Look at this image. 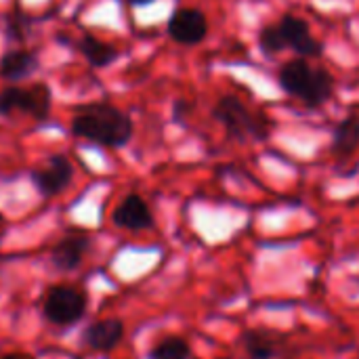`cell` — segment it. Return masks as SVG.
<instances>
[{
    "mask_svg": "<svg viewBox=\"0 0 359 359\" xmlns=\"http://www.w3.org/2000/svg\"><path fill=\"white\" fill-rule=\"evenodd\" d=\"M135 124L130 116L109 103L82 107L72 120V135L103 147H124L133 139Z\"/></svg>",
    "mask_w": 359,
    "mask_h": 359,
    "instance_id": "1",
    "label": "cell"
},
{
    "mask_svg": "<svg viewBox=\"0 0 359 359\" xmlns=\"http://www.w3.org/2000/svg\"><path fill=\"white\" fill-rule=\"evenodd\" d=\"M278 84L288 95L299 99L303 105L316 109L330 101L334 95V78L324 67L309 65L307 59L299 57L286 61L278 72Z\"/></svg>",
    "mask_w": 359,
    "mask_h": 359,
    "instance_id": "2",
    "label": "cell"
},
{
    "mask_svg": "<svg viewBox=\"0 0 359 359\" xmlns=\"http://www.w3.org/2000/svg\"><path fill=\"white\" fill-rule=\"evenodd\" d=\"M212 118L233 141H265L269 137V122L252 114L236 95L221 97L212 107Z\"/></svg>",
    "mask_w": 359,
    "mask_h": 359,
    "instance_id": "3",
    "label": "cell"
},
{
    "mask_svg": "<svg viewBox=\"0 0 359 359\" xmlns=\"http://www.w3.org/2000/svg\"><path fill=\"white\" fill-rule=\"evenodd\" d=\"M42 313L53 326H72L86 313V294L69 286H53L46 292Z\"/></svg>",
    "mask_w": 359,
    "mask_h": 359,
    "instance_id": "4",
    "label": "cell"
},
{
    "mask_svg": "<svg viewBox=\"0 0 359 359\" xmlns=\"http://www.w3.org/2000/svg\"><path fill=\"white\" fill-rule=\"evenodd\" d=\"M208 17L200 8H177L166 25V32L172 42L181 46H196L208 38Z\"/></svg>",
    "mask_w": 359,
    "mask_h": 359,
    "instance_id": "5",
    "label": "cell"
},
{
    "mask_svg": "<svg viewBox=\"0 0 359 359\" xmlns=\"http://www.w3.org/2000/svg\"><path fill=\"white\" fill-rule=\"evenodd\" d=\"M280 32L284 34V40H286V46L297 53L299 57L303 59H311V57H322L324 55V44L311 36V29H309V23L297 15H290L286 13L282 19H280Z\"/></svg>",
    "mask_w": 359,
    "mask_h": 359,
    "instance_id": "6",
    "label": "cell"
},
{
    "mask_svg": "<svg viewBox=\"0 0 359 359\" xmlns=\"http://www.w3.org/2000/svg\"><path fill=\"white\" fill-rule=\"evenodd\" d=\"M72 179H74V166L69 158L61 154L50 156L42 168L32 172V181L44 198H53L61 194L72 183Z\"/></svg>",
    "mask_w": 359,
    "mask_h": 359,
    "instance_id": "7",
    "label": "cell"
},
{
    "mask_svg": "<svg viewBox=\"0 0 359 359\" xmlns=\"http://www.w3.org/2000/svg\"><path fill=\"white\" fill-rule=\"evenodd\" d=\"M111 221L116 227L120 229H128V231H143V229H151L154 227V215L147 206V202L137 196V194H128L114 210Z\"/></svg>",
    "mask_w": 359,
    "mask_h": 359,
    "instance_id": "8",
    "label": "cell"
},
{
    "mask_svg": "<svg viewBox=\"0 0 359 359\" xmlns=\"http://www.w3.org/2000/svg\"><path fill=\"white\" fill-rule=\"evenodd\" d=\"M88 246H90V240L82 233H72V236H65L63 240H59L53 250H50V263L59 269V271H74L84 255L88 252Z\"/></svg>",
    "mask_w": 359,
    "mask_h": 359,
    "instance_id": "9",
    "label": "cell"
},
{
    "mask_svg": "<svg viewBox=\"0 0 359 359\" xmlns=\"http://www.w3.org/2000/svg\"><path fill=\"white\" fill-rule=\"evenodd\" d=\"M124 339V324L116 318L95 322L84 332V343L95 351H111Z\"/></svg>",
    "mask_w": 359,
    "mask_h": 359,
    "instance_id": "10",
    "label": "cell"
},
{
    "mask_svg": "<svg viewBox=\"0 0 359 359\" xmlns=\"http://www.w3.org/2000/svg\"><path fill=\"white\" fill-rule=\"evenodd\" d=\"M40 59L32 50H8L0 57V78L6 82H21L36 74Z\"/></svg>",
    "mask_w": 359,
    "mask_h": 359,
    "instance_id": "11",
    "label": "cell"
},
{
    "mask_svg": "<svg viewBox=\"0 0 359 359\" xmlns=\"http://www.w3.org/2000/svg\"><path fill=\"white\" fill-rule=\"evenodd\" d=\"M78 53L97 69H103L107 65H111L118 57H120V50L90 34H84L80 40H78Z\"/></svg>",
    "mask_w": 359,
    "mask_h": 359,
    "instance_id": "12",
    "label": "cell"
},
{
    "mask_svg": "<svg viewBox=\"0 0 359 359\" xmlns=\"http://www.w3.org/2000/svg\"><path fill=\"white\" fill-rule=\"evenodd\" d=\"M359 147V118L349 116L341 120L332 130V154L339 158L351 156Z\"/></svg>",
    "mask_w": 359,
    "mask_h": 359,
    "instance_id": "13",
    "label": "cell"
},
{
    "mask_svg": "<svg viewBox=\"0 0 359 359\" xmlns=\"http://www.w3.org/2000/svg\"><path fill=\"white\" fill-rule=\"evenodd\" d=\"M25 90H27L25 114L32 116L38 122L46 120L48 114H50V105H53V90H50V86L46 82H34Z\"/></svg>",
    "mask_w": 359,
    "mask_h": 359,
    "instance_id": "14",
    "label": "cell"
},
{
    "mask_svg": "<svg viewBox=\"0 0 359 359\" xmlns=\"http://www.w3.org/2000/svg\"><path fill=\"white\" fill-rule=\"evenodd\" d=\"M242 345L248 353L250 359H271L278 353V345L276 341L265 334V332H259V330H246L242 334Z\"/></svg>",
    "mask_w": 359,
    "mask_h": 359,
    "instance_id": "15",
    "label": "cell"
},
{
    "mask_svg": "<svg viewBox=\"0 0 359 359\" xmlns=\"http://www.w3.org/2000/svg\"><path fill=\"white\" fill-rule=\"evenodd\" d=\"M191 358V349L187 345L185 339L181 337H166L162 339L151 351L149 359H189Z\"/></svg>",
    "mask_w": 359,
    "mask_h": 359,
    "instance_id": "16",
    "label": "cell"
},
{
    "mask_svg": "<svg viewBox=\"0 0 359 359\" xmlns=\"http://www.w3.org/2000/svg\"><path fill=\"white\" fill-rule=\"evenodd\" d=\"M27 90L21 86H8L0 93V116L8 118L13 114H25Z\"/></svg>",
    "mask_w": 359,
    "mask_h": 359,
    "instance_id": "17",
    "label": "cell"
},
{
    "mask_svg": "<svg viewBox=\"0 0 359 359\" xmlns=\"http://www.w3.org/2000/svg\"><path fill=\"white\" fill-rule=\"evenodd\" d=\"M259 48L267 55V57H273L282 50H286V40H284V34L280 32V25L278 23H271V25H265L261 32H259Z\"/></svg>",
    "mask_w": 359,
    "mask_h": 359,
    "instance_id": "18",
    "label": "cell"
},
{
    "mask_svg": "<svg viewBox=\"0 0 359 359\" xmlns=\"http://www.w3.org/2000/svg\"><path fill=\"white\" fill-rule=\"evenodd\" d=\"M23 21H25V19H23L21 15H17V17H15V15H13V17H8V25H6L8 38H17V40H21V38L25 36V34H23V32H25V29H23Z\"/></svg>",
    "mask_w": 359,
    "mask_h": 359,
    "instance_id": "19",
    "label": "cell"
},
{
    "mask_svg": "<svg viewBox=\"0 0 359 359\" xmlns=\"http://www.w3.org/2000/svg\"><path fill=\"white\" fill-rule=\"evenodd\" d=\"M189 111H191V105L187 101L179 99V101H175V107H172V120L175 122H183Z\"/></svg>",
    "mask_w": 359,
    "mask_h": 359,
    "instance_id": "20",
    "label": "cell"
},
{
    "mask_svg": "<svg viewBox=\"0 0 359 359\" xmlns=\"http://www.w3.org/2000/svg\"><path fill=\"white\" fill-rule=\"evenodd\" d=\"M124 2H128L130 6H147V4H151L154 0H124Z\"/></svg>",
    "mask_w": 359,
    "mask_h": 359,
    "instance_id": "21",
    "label": "cell"
},
{
    "mask_svg": "<svg viewBox=\"0 0 359 359\" xmlns=\"http://www.w3.org/2000/svg\"><path fill=\"white\" fill-rule=\"evenodd\" d=\"M0 359H34V358L23 355V353H8V355H4V358H0Z\"/></svg>",
    "mask_w": 359,
    "mask_h": 359,
    "instance_id": "22",
    "label": "cell"
}]
</instances>
